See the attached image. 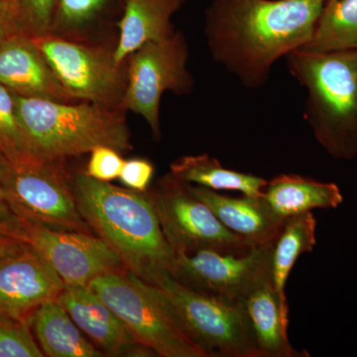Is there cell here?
<instances>
[{"label":"cell","instance_id":"6da1fadb","mask_svg":"<svg viewBox=\"0 0 357 357\" xmlns=\"http://www.w3.org/2000/svg\"><path fill=\"white\" fill-rule=\"evenodd\" d=\"M326 2L213 0L204 27L211 57L246 88H261L279 59L311 41Z\"/></svg>","mask_w":357,"mask_h":357},{"label":"cell","instance_id":"7a4b0ae2","mask_svg":"<svg viewBox=\"0 0 357 357\" xmlns=\"http://www.w3.org/2000/svg\"><path fill=\"white\" fill-rule=\"evenodd\" d=\"M79 213L128 271L147 281L174 259L149 194L116 187L86 173L73 176Z\"/></svg>","mask_w":357,"mask_h":357},{"label":"cell","instance_id":"3957f363","mask_svg":"<svg viewBox=\"0 0 357 357\" xmlns=\"http://www.w3.org/2000/svg\"><path fill=\"white\" fill-rule=\"evenodd\" d=\"M289 72L307 91L304 116L333 158L357 157V49L287 56Z\"/></svg>","mask_w":357,"mask_h":357},{"label":"cell","instance_id":"277c9868","mask_svg":"<svg viewBox=\"0 0 357 357\" xmlns=\"http://www.w3.org/2000/svg\"><path fill=\"white\" fill-rule=\"evenodd\" d=\"M15 96L18 121L30 154L40 161H64L109 146L132 149L126 112L88 102H60Z\"/></svg>","mask_w":357,"mask_h":357},{"label":"cell","instance_id":"5b68a950","mask_svg":"<svg viewBox=\"0 0 357 357\" xmlns=\"http://www.w3.org/2000/svg\"><path fill=\"white\" fill-rule=\"evenodd\" d=\"M145 282L156 288L178 326L208 357H260L243 302L188 287L167 270Z\"/></svg>","mask_w":357,"mask_h":357},{"label":"cell","instance_id":"8992f818","mask_svg":"<svg viewBox=\"0 0 357 357\" xmlns=\"http://www.w3.org/2000/svg\"><path fill=\"white\" fill-rule=\"evenodd\" d=\"M138 344L161 357H208L182 330L151 284L130 271L102 275L89 284Z\"/></svg>","mask_w":357,"mask_h":357},{"label":"cell","instance_id":"52a82bcc","mask_svg":"<svg viewBox=\"0 0 357 357\" xmlns=\"http://www.w3.org/2000/svg\"><path fill=\"white\" fill-rule=\"evenodd\" d=\"M62 163L36 160L16 165L7 162L1 178L4 201L26 222L91 234L77 208L73 176Z\"/></svg>","mask_w":357,"mask_h":357},{"label":"cell","instance_id":"ba28073f","mask_svg":"<svg viewBox=\"0 0 357 357\" xmlns=\"http://www.w3.org/2000/svg\"><path fill=\"white\" fill-rule=\"evenodd\" d=\"M188 60L187 41L182 33L175 31L143 45L126 62V89L121 109L142 116L156 138L161 136L160 105L164 93L188 95L194 89Z\"/></svg>","mask_w":357,"mask_h":357},{"label":"cell","instance_id":"9c48e42d","mask_svg":"<svg viewBox=\"0 0 357 357\" xmlns=\"http://www.w3.org/2000/svg\"><path fill=\"white\" fill-rule=\"evenodd\" d=\"M149 196L167 243L175 255L211 250L243 255L253 248L225 227L185 183L171 174L160 178Z\"/></svg>","mask_w":357,"mask_h":357},{"label":"cell","instance_id":"30bf717a","mask_svg":"<svg viewBox=\"0 0 357 357\" xmlns=\"http://www.w3.org/2000/svg\"><path fill=\"white\" fill-rule=\"evenodd\" d=\"M33 40L59 81L77 100L121 109L128 74L126 65L115 63L114 50L53 33Z\"/></svg>","mask_w":357,"mask_h":357},{"label":"cell","instance_id":"8fae6325","mask_svg":"<svg viewBox=\"0 0 357 357\" xmlns=\"http://www.w3.org/2000/svg\"><path fill=\"white\" fill-rule=\"evenodd\" d=\"M273 243L253 246L243 255L211 250L176 253L168 272L199 292L243 303L253 288L271 277Z\"/></svg>","mask_w":357,"mask_h":357},{"label":"cell","instance_id":"7c38bea8","mask_svg":"<svg viewBox=\"0 0 357 357\" xmlns=\"http://www.w3.org/2000/svg\"><path fill=\"white\" fill-rule=\"evenodd\" d=\"M21 220L18 241L38 253L66 286H89L102 275L128 271L121 257L98 236Z\"/></svg>","mask_w":357,"mask_h":357},{"label":"cell","instance_id":"4fadbf2b","mask_svg":"<svg viewBox=\"0 0 357 357\" xmlns=\"http://www.w3.org/2000/svg\"><path fill=\"white\" fill-rule=\"evenodd\" d=\"M64 282L29 246L0 259V318L31 324L44 303L57 300Z\"/></svg>","mask_w":357,"mask_h":357},{"label":"cell","instance_id":"5bb4252c","mask_svg":"<svg viewBox=\"0 0 357 357\" xmlns=\"http://www.w3.org/2000/svg\"><path fill=\"white\" fill-rule=\"evenodd\" d=\"M57 302L105 356H155L89 286H66Z\"/></svg>","mask_w":357,"mask_h":357},{"label":"cell","instance_id":"9a60e30c","mask_svg":"<svg viewBox=\"0 0 357 357\" xmlns=\"http://www.w3.org/2000/svg\"><path fill=\"white\" fill-rule=\"evenodd\" d=\"M0 84L15 95L77 102L59 81L32 37L15 33L0 44Z\"/></svg>","mask_w":357,"mask_h":357},{"label":"cell","instance_id":"2e32d148","mask_svg":"<svg viewBox=\"0 0 357 357\" xmlns=\"http://www.w3.org/2000/svg\"><path fill=\"white\" fill-rule=\"evenodd\" d=\"M185 185L195 197L211 208L225 227L251 245L272 243L276 238L284 220L275 217L261 197L243 195L234 198L199 185Z\"/></svg>","mask_w":357,"mask_h":357},{"label":"cell","instance_id":"e0dca14e","mask_svg":"<svg viewBox=\"0 0 357 357\" xmlns=\"http://www.w3.org/2000/svg\"><path fill=\"white\" fill-rule=\"evenodd\" d=\"M185 0H124L119 22V38L114 49L115 63L126 65L143 45L175 32L171 20Z\"/></svg>","mask_w":357,"mask_h":357},{"label":"cell","instance_id":"ac0fdd59","mask_svg":"<svg viewBox=\"0 0 357 357\" xmlns=\"http://www.w3.org/2000/svg\"><path fill=\"white\" fill-rule=\"evenodd\" d=\"M260 357H307L289 342V307L282 303L271 277L260 282L243 300Z\"/></svg>","mask_w":357,"mask_h":357},{"label":"cell","instance_id":"d6986e66","mask_svg":"<svg viewBox=\"0 0 357 357\" xmlns=\"http://www.w3.org/2000/svg\"><path fill=\"white\" fill-rule=\"evenodd\" d=\"M261 198L281 220L318 208H337L344 202L337 185L296 174H282L268 181Z\"/></svg>","mask_w":357,"mask_h":357},{"label":"cell","instance_id":"ffe728a7","mask_svg":"<svg viewBox=\"0 0 357 357\" xmlns=\"http://www.w3.org/2000/svg\"><path fill=\"white\" fill-rule=\"evenodd\" d=\"M31 330L44 356L102 357L57 300L44 303L31 319Z\"/></svg>","mask_w":357,"mask_h":357},{"label":"cell","instance_id":"44dd1931","mask_svg":"<svg viewBox=\"0 0 357 357\" xmlns=\"http://www.w3.org/2000/svg\"><path fill=\"white\" fill-rule=\"evenodd\" d=\"M170 174L185 184L217 192H239L250 197H261L268 183L258 176L225 168L208 154L181 157L171 164Z\"/></svg>","mask_w":357,"mask_h":357},{"label":"cell","instance_id":"7402d4cb","mask_svg":"<svg viewBox=\"0 0 357 357\" xmlns=\"http://www.w3.org/2000/svg\"><path fill=\"white\" fill-rule=\"evenodd\" d=\"M317 220L312 211L286 218L273 243L271 279L279 297L288 307L286 284L296 262L317 244Z\"/></svg>","mask_w":357,"mask_h":357},{"label":"cell","instance_id":"603a6c76","mask_svg":"<svg viewBox=\"0 0 357 357\" xmlns=\"http://www.w3.org/2000/svg\"><path fill=\"white\" fill-rule=\"evenodd\" d=\"M302 49L316 52L357 49V0H328L314 37Z\"/></svg>","mask_w":357,"mask_h":357},{"label":"cell","instance_id":"cb8c5ba5","mask_svg":"<svg viewBox=\"0 0 357 357\" xmlns=\"http://www.w3.org/2000/svg\"><path fill=\"white\" fill-rule=\"evenodd\" d=\"M124 0H57L52 31L53 34L77 32L114 13L122 10Z\"/></svg>","mask_w":357,"mask_h":357},{"label":"cell","instance_id":"d4e9b609","mask_svg":"<svg viewBox=\"0 0 357 357\" xmlns=\"http://www.w3.org/2000/svg\"><path fill=\"white\" fill-rule=\"evenodd\" d=\"M0 153L13 164L36 161L30 154L16 110L15 96L0 84Z\"/></svg>","mask_w":357,"mask_h":357},{"label":"cell","instance_id":"484cf974","mask_svg":"<svg viewBox=\"0 0 357 357\" xmlns=\"http://www.w3.org/2000/svg\"><path fill=\"white\" fill-rule=\"evenodd\" d=\"M57 0H6L7 13L28 36L50 34Z\"/></svg>","mask_w":357,"mask_h":357},{"label":"cell","instance_id":"4316f807","mask_svg":"<svg viewBox=\"0 0 357 357\" xmlns=\"http://www.w3.org/2000/svg\"><path fill=\"white\" fill-rule=\"evenodd\" d=\"M29 324L0 318V357H43Z\"/></svg>","mask_w":357,"mask_h":357},{"label":"cell","instance_id":"83f0119b","mask_svg":"<svg viewBox=\"0 0 357 357\" xmlns=\"http://www.w3.org/2000/svg\"><path fill=\"white\" fill-rule=\"evenodd\" d=\"M86 173L89 177L102 182L119 178L124 160L117 150L109 146H98L89 153Z\"/></svg>","mask_w":357,"mask_h":357},{"label":"cell","instance_id":"f1b7e54d","mask_svg":"<svg viewBox=\"0 0 357 357\" xmlns=\"http://www.w3.org/2000/svg\"><path fill=\"white\" fill-rule=\"evenodd\" d=\"M154 166L144 159L124 160L119 180L133 191L145 192L153 178Z\"/></svg>","mask_w":357,"mask_h":357},{"label":"cell","instance_id":"f546056e","mask_svg":"<svg viewBox=\"0 0 357 357\" xmlns=\"http://www.w3.org/2000/svg\"><path fill=\"white\" fill-rule=\"evenodd\" d=\"M21 225H22V220L13 213L8 204L4 202H0V236L18 239Z\"/></svg>","mask_w":357,"mask_h":357},{"label":"cell","instance_id":"4dcf8cb0","mask_svg":"<svg viewBox=\"0 0 357 357\" xmlns=\"http://www.w3.org/2000/svg\"><path fill=\"white\" fill-rule=\"evenodd\" d=\"M23 246H24V243H21L18 239L10 236H0V259L7 255L17 252Z\"/></svg>","mask_w":357,"mask_h":357},{"label":"cell","instance_id":"1f68e13d","mask_svg":"<svg viewBox=\"0 0 357 357\" xmlns=\"http://www.w3.org/2000/svg\"><path fill=\"white\" fill-rule=\"evenodd\" d=\"M15 33H20V30L9 16L0 18V44Z\"/></svg>","mask_w":357,"mask_h":357},{"label":"cell","instance_id":"d6a6232c","mask_svg":"<svg viewBox=\"0 0 357 357\" xmlns=\"http://www.w3.org/2000/svg\"><path fill=\"white\" fill-rule=\"evenodd\" d=\"M9 160L7 159L3 154L0 153V202H4V203H6V201H4V192L3 190H2L1 178L2 174H3L4 168H6L7 162Z\"/></svg>","mask_w":357,"mask_h":357},{"label":"cell","instance_id":"836d02e7","mask_svg":"<svg viewBox=\"0 0 357 357\" xmlns=\"http://www.w3.org/2000/svg\"><path fill=\"white\" fill-rule=\"evenodd\" d=\"M6 16H9L7 13L6 0H0V18L6 17Z\"/></svg>","mask_w":357,"mask_h":357}]
</instances>
